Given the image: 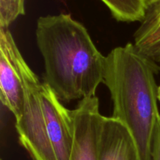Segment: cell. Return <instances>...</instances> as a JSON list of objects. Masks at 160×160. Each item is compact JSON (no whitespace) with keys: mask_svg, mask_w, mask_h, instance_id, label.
Returning <instances> with one entry per match:
<instances>
[{"mask_svg":"<svg viewBox=\"0 0 160 160\" xmlns=\"http://www.w3.org/2000/svg\"><path fill=\"white\" fill-rule=\"evenodd\" d=\"M98 160H140L135 140L123 123L103 116L97 143Z\"/></svg>","mask_w":160,"mask_h":160,"instance_id":"6","label":"cell"},{"mask_svg":"<svg viewBox=\"0 0 160 160\" xmlns=\"http://www.w3.org/2000/svg\"><path fill=\"white\" fill-rule=\"evenodd\" d=\"M134 45L160 70V0H148L144 19L134 34Z\"/></svg>","mask_w":160,"mask_h":160,"instance_id":"7","label":"cell"},{"mask_svg":"<svg viewBox=\"0 0 160 160\" xmlns=\"http://www.w3.org/2000/svg\"><path fill=\"white\" fill-rule=\"evenodd\" d=\"M74 140L70 160H98L97 143L103 116L96 96L79 101L73 109Z\"/></svg>","mask_w":160,"mask_h":160,"instance_id":"5","label":"cell"},{"mask_svg":"<svg viewBox=\"0 0 160 160\" xmlns=\"http://www.w3.org/2000/svg\"><path fill=\"white\" fill-rule=\"evenodd\" d=\"M26 0H0V28H9L20 16L25 14Z\"/></svg>","mask_w":160,"mask_h":160,"instance_id":"9","label":"cell"},{"mask_svg":"<svg viewBox=\"0 0 160 160\" xmlns=\"http://www.w3.org/2000/svg\"><path fill=\"white\" fill-rule=\"evenodd\" d=\"M157 95H158V100H159V102H160V85L159 86V87H158V93H157Z\"/></svg>","mask_w":160,"mask_h":160,"instance_id":"11","label":"cell"},{"mask_svg":"<svg viewBox=\"0 0 160 160\" xmlns=\"http://www.w3.org/2000/svg\"><path fill=\"white\" fill-rule=\"evenodd\" d=\"M152 160H160V117L157 123L153 140Z\"/></svg>","mask_w":160,"mask_h":160,"instance_id":"10","label":"cell"},{"mask_svg":"<svg viewBox=\"0 0 160 160\" xmlns=\"http://www.w3.org/2000/svg\"><path fill=\"white\" fill-rule=\"evenodd\" d=\"M159 68L128 43L106 56L103 84L112 102V118L131 131L140 160H152V145L160 117L155 75Z\"/></svg>","mask_w":160,"mask_h":160,"instance_id":"2","label":"cell"},{"mask_svg":"<svg viewBox=\"0 0 160 160\" xmlns=\"http://www.w3.org/2000/svg\"><path fill=\"white\" fill-rule=\"evenodd\" d=\"M117 21L142 22L148 0H101Z\"/></svg>","mask_w":160,"mask_h":160,"instance_id":"8","label":"cell"},{"mask_svg":"<svg viewBox=\"0 0 160 160\" xmlns=\"http://www.w3.org/2000/svg\"><path fill=\"white\" fill-rule=\"evenodd\" d=\"M21 146L32 160H70L74 140L73 111L31 67L24 75V102L15 119Z\"/></svg>","mask_w":160,"mask_h":160,"instance_id":"3","label":"cell"},{"mask_svg":"<svg viewBox=\"0 0 160 160\" xmlns=\"http://www.w3.org/2000/svg\"><path fill=\"white\" fill-rule=\"evenodd\" d=\"M36 42L43 58V82L62 103L92 98L103 83L106 56L87 28L69 13L40 17Z\"/></svg>","mask_w":160,"mask_h":160,"instance_id":"1","label":"cell"},{"mask_svg":"<svg viewBox=\"0 0 160 160\" xmlns=\"http://www.w3.org/2000/svg\"><path fill=\"white\" fill-rule=\"evenodd\" d=\"M28 67L9 28H0V99L15 119L23 110L24 75Z\"/></svg>","mask_w":160,"mask_h":160,"instance_id":"4","label":"cell"}]
</instances>
